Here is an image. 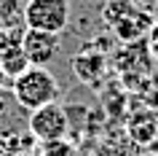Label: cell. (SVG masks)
Wrapping results in <instances>:
<instances>
[{"label": "cell", "instance_id": "6da1fadb", "mask_svg": "<svg viewBox=\"0 0 158 156\" xmlns=\"http://www.w3.org/2000/svg\"><path fill=\"white\" fill-rule=\"evenodd\" d=\"M11 94H14V100H16L19 108L35 110V108H43V105H48V102H56L59 81H56V75L51 73L48 67L30 65L24 73H19L16 78H14Z\"/></svg>", "mask_w": 158, "mask_h": 156}, {"label": "cell", "instance_id": "7a4b0ae2", "mask_svg": "<svg viewBox=\"0 0 158 156\" xmlns=\"http://www.w3.org/2000/svg\"><path fill=\"white\" fill-rule=\"evenodd\" d=\"M73 6L70 0H27L22 8V25L27 30H43V33H62L70 25Z\"/></svg>", "mask_w": 158, "mask_h": 156}, {"label": "cell", "instance_id": "3957f363", "mask_svg": "<svg viewBox=\"0 0 158 156\" xmlns=\"http://www.w3.org/2000/svg\"><path fill=\"white\" fill-rule=\"evenodd\" d=\"M30 132H32L35 140L40 143H51V140H62L67 137L70 132V116H67V108L59 105V102H48L43 108H35L30 110Z\"/></svg>", "mask_w": 158, "mask_h": 156}, {"label": "cell", "instance_id": "277c9868", "mask_svg": "<svg viewBox=\"0 0 158 156\" xmlns=\"http://www.w3.org/2000/svg\"><path fill=\"white\" fill-rule=\"evenodd\" d=\"M59 51V35L56 33H43V30H27L22 35V54L27 57V62L35 67L51 65V59Z\"/></svg>", "mask_w": 158, "mask_h": 156}, {"label": "cell", "instance_id": "5b68a950", "mask_svg": "<svg viewBox=\"0 0 158 156\" xmlns=\"http://www.w3.org/2000/svg\"><path fill=\"white\" fill-rule=\"evenodd\" d=\"M73 70L83 83H97L99 75L105 73V57L97 51H83V54L73 57Z\"/></svg>", "mask_w": 158, "mask_h": 156}, {"label": "cell", "instance_id": "8992f818", "mask_svg": "<svg viewBox=\"0 0 158 156\" xmlns=\"http://www.w3.org/2000/svg\"><path fill=\"white\" fill-rule=\"evenodd\" d=\"M27 67H30V62H27V57L22 54V49L0 59V70H3V75H6V78H11V81H14L19 73H24Z\"/></svg>", "mask_w": 158, "mask_h": 156}, {"label": "cell", "instance_id": "52a82bcc", "mask_svg": "<svg viewBox=\"0 0 158 156\" xmlns=\"http://www.w3.org/2000/svg\"><path fill=\"white\" fill-rule=\"evenodd\" d=\"M22 3L19 0H0V22L6 27H14V25H22Z\"/></svg>", "mask_w": 158, "mask_h": 156}, {"label": "cell", "instance_id": "ba28073f", "mask_svg": "<svg viewBox=\"0 0 158 156\" xmlns=\"http://www.w3.org/2000/svg\"><path fill=\"white\" fill-rule=\"evenodd\" d=\"M131 127H139V129H131V137L137 143H150V140L158 135V124L156 118H148L145 124H131Z\"/></svg>", "mask_w": 158, "mask_h": 156}, {"label": "cell", "instance_id": "9c48e42d", "mask_svg": "<svg viewBox=\"0 0 158 156\" xmlns=\"http://www.w3.org/2000/svg\"><path fill=\"white\" fill-rule=\"evenodd\" d=\"M126 14H129V3H126V0H113L107 6V11H105V19H107L110 25H118Z\"/></svg>", "mask_w": 158, "mask_h": 156}, {"label": "cell", "instance_id": "30bf717a", "mask_svg": "<svg viewBox=\"0 0 158 156\" xmlns=\"http://www.w3.org/2000/svg\"><path fill=\"white\" fill-rule=\"evenodd\" d=\"M46 145V156H75L73 145H67L64 137L62 140H51V143H43Z\"/></svg>", "mask_w": 158, "mask_h": 156}, {"label": "cell", "instance_id": "8fae6325", "mask_svg": "<svg viewBox=\"0 0 158 156\" xmlns=\"http://www.w3.org/2000/svg\"><path fill=\"white\" fill-rule=\"evenodd\" d=\"M14 102H16V100H14V94H11V91H6L3 86H0V121H6V118L11 116Z\"/></svg>", "mask_w": 158, "mask_h": 156}, {"label": "cell", "instance_id": "7c38bea8", "mask_svg": "<svg viewBox=\"0 0 158 156\" xmlns=\"http://www.w3.org/2000/svg\"><path fill=\"white\" fill-rule=\"evenodd\" d=\"M3 81H6V75H3V70H0V86H3Z\"/></svg>", "mask_w": 158, "mask_h": 156}, {"label": "cell", "instance_id": "4fadbf2b", "mask_svg": "<svg viewBox=\"0 0 158 156\" xmlns=\"http://www.w3.org/2000/svg\"><path fill=\"white\" fill-rule=\"evenodd\" d=\"M0 30H3V22H0Z\"/></svg>", "mask_w": 158, "mask_h": 156}]
</instances>
